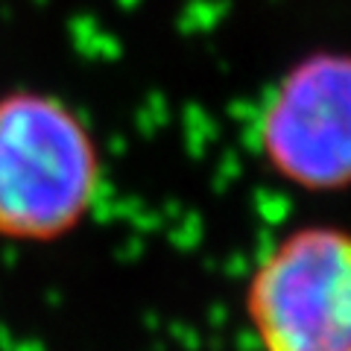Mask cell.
<instances>
[{
  "label": "cell",
  "mask_w": 351,
  "mask_h": 351,
  "mask_svg": "<svg viewBox=\"0 0 351 351\" xmlns=\"http://www.w3.org/2000/svg\"><path fill=\"white\" fill-rule=\"evenodd\" d=\"M243 313L261 351H351V243L334 223L278 237L243 287Z\"/></svg>",
  "instance_id": "obj_2"
},
{
  "label": "cell",
  "mask_w": 351,
  "mask_h": 351,
  "mask_svg": "<svg viewBox=\"0 0 351 351\" xmlns=\"http://www.w3.org/2000/svg\"><path fill=\"white\" fill-rule=\"evenodd\" d=\"M255 149L302 193H343L351 179V62L313 50L290 64L255 120Z\"/></svg>",
  "instance_id": "obj_3"
},
{
  "label": "cell",
  "mask_w": 351,
  "mask_h": 351,
  "mask_svg": "<svg viewBox=\"0 0 351 351\" xmlns=\"http://www.w3.org/2000/svg\"><path fill=\"white\" fill-rule=\"evenodd\" d=\"M106 164L91 126L50 91L0 94V240L50 246L94 214Z\"/></svg>",
  "instance_id": "obj_1"
}]
</instances>
